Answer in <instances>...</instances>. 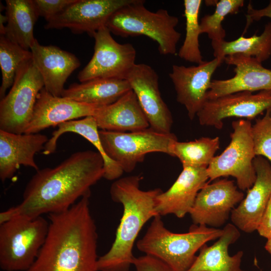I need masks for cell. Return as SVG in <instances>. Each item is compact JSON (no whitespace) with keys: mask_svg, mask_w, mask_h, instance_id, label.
I'll return each mask as SVG.
<instances>
[{"mask_svg":"<svg viewBox=\"0 0 271 271\" xmlns=\"http://www.w3.org/2000/svg\"><path fill=\"white\" fill-rule=\"evenodd\" d=\"M104 173L102 156L92 150L77 152L54 168L39 169L27 184L22 202L1 212L0 223L17 215L34 218L65 211L91 194Z\"/></svg>","mask_w":271,"mask_h":271,"instance_id":"6da1fadb","label":"cell"},{"mask_svg":"<svg viewBox=\"0 0 271 271\" xmlns=\"http://www.w3.org/2000/svg\"><path fill=\"white\" fill-rule=\"evenodd\" d=\"M90 195L65 211L48 214L45 241L26 271H98V234L89 207Z\"/></svg>","mask_w":271,"mask_h":271,"instance_id":"7a4b0ae2","label":"cell"},{"mask_svg":"<svg viewBox=\"0 0 271 271\" xmlns=\"http://www.w3.org/2000/svg\"><path fill=\"white\" fill-rule=\"evenodd\" d=\"M143 177L132 175L115 180L110 188L111 199L122 206V215L109 250L98 257V271H129L135 256L133 247L144 225L158 214L155 209L160 188H140Z\"/></svg>","mask_w":271,"mask_h":271,"instance_id":"3957f363","label":"cell"},{"mask_svg":"<svg viewBox=\"0 0 271 271\" xmlns=\"http://www.w3.org/2000/svg\"><path fill=\"white\" fill-rule=\"evenodd\" d=\"M222 232V229L193 224L186 233H174L158 215L136 244L139 250L161 260L173 271H188L198 250L207 242L217 239Z\"/></svg>","mask_w":271,"mask_h":271,"instance_id":"277c9868","label":"cell"},{"mask_svg":"<svg viewBox=\"0 0 271 271\" xmlns=\"http://www.w3.org/2000/svg\"><path fill=\"white\" fill-rule=\"evenodd\" d=\"M144 3L143 0H133L118 9L109 17L106 27L122 37L146 36L157 43L161 54H175L181 36L176 29L178 18L163 9L151 12Z\"/></svg>","mask_w":271,"mask_h":271,"instance_id":"5b68a950","label":"cell"},{"mask_svg":"<svg viewBox=\"0 0 271 271\" xmlns=\"http://www.w3.org/2000/svg\"><path fill=\"white\" fill-rule=\"evenodd\" d=\"M49 220L42 216L17 215L0 223V267L4 271H26L44 244Z\"/></svg>","mask_w":271,"mask_h":271,"instance_id":"8992f818","label":"cell"},{"mask_svg":"<svg viewBox=\"0 0 271 271\" xmlns=\"http://www.w3.org/2000/svg\"><path fill=\"white\" fill-rule=\"evenodd\" d=\"M99 134L105 154L126 173L131 172L149 153L173 157L172 147L178 140L172 132L162 133L150 127L132 132L99 130Z\"/></svg>","mask_w":271,"mask_h":271,"instance_id":"52a82bcc","label":"cell"},{"mask_svg":"<svg viewBox=\"0 0 271 271\" xmlns=\"http://www.w3.org/2000/svg\"><path fill=\"white\" fill-rule=\"evenodd\" d=\"M231 125L233 131L229 145L221 154L214 157L207 172L210 181L232 176L239 189L247 190L256 179L252 124L250 120L240 119L232 121Z\"/></svg>","mask_w":271,"mask_h":271,"instance_id":"ba28073f","label":"cell"},{"mask_svg":"<svg viewBox=\"0 0 271 271\" xmlns=\"http://www.w3.org/2000/svg\"><path fill=\"white\" fill-rule=\"evenodd\" d=\"M44 87L32 59L18 69L8 93L0 101V129L24 133L33 116L37 96Z\"/></svg>","mask_w":271,"mask_h":271,"instance_id":"9c48e42d","label":"cell"},{"mask_svg":"<svg viewBox=\"0 0 271 271\" xmlns=\"http://www.w3.org/2000/svg\"><path fill=\"white\" fill-rule=\"evenodd\" d=\"M94 39L93 55L85 67L79 72L80 82L107 78L125 79L136 64V51L130 43L119 44L104 26L92 36Z\"/></svg>","mask_w":271,"mask_h":271,"instance_id":"30bf717a","label":"cell"},{"mask_svg":"<svg viewBox=\"0 0 271 271\" xmlns=\"http://www.w3.org/2000/svg\"><path fill=\"white\" fill-rule=\"evenodd\" d=\"M271 107V90L257 93L241 91L206 101L198 112L201 125L221 129L223 120L231 117L250 120Z\"/></svg>","mask_w":271,"mask_h":271,"instance_id":"8fae6325","label":"cell"},{"mask_svg":"<svg viewBox=\"0 0 271 271\" xmlns=\"http://www.w3.org/2000/svg\"><path fill=\"white\" fill-rule=\"evenodd\" d=\"M244 197L233 181L223 179L207 183L198 193L189 214L194 224L219 227Z\"/></svg>","mask_w":271,"mask_h":271,"instance_id":"7c38bea8","label":"cell"},{"mask_svg":"<svg viewBox=\"0 0 271 271\" xmlns=\"http://www.w3.org/2000/svg\"><path fill=\"white\" fill-rule=\"evenodd\" d=\"M125 79L135 94L150 127L162 133L171 132L172 113L161 96L156 71L147 64H136Z\"/></svg>","mask_w":271,"mask_h":271,"instance_id":"4fadbf2b","label":"cell"},{"mask_svg":"<svg viewBox=\"0 0 271 271\" xmlns=\"http://www.w3.org/2000/svg\"><path fill=\"white\" fill-rule=\"evenodd\" d=\"M133 0H76L47 22L46 29L68 28L75 34L87 33L92 37L106 26L109 17Z\"/></svg>","mask_w":271,"mask_h":271,"instance_id":"5bb4252c","label":"cell"},{"mask_svg":"<svg viewBox=\"0 0 271 271\" xmlns=\"http://www.w3.org/2000/svg\"><path fill=\"white\" fill-rule=\"evenodd\" d=\"M224 61L214 58L196 66L174 65L169 74L176 92L177 101L184 105L191 120L207 100L212 76Z\"/></svg>","mask_w":271,"mask_h":271,"instance_id":"9a60e30c","label":"cell"},{"mask_svg":"<svg viewBox=\"0 0 271 271\" xmlns=\"http://www.w3.org/2000/svg\"><path fill=\"white\" fill-rule=\"evenodd\" d=\"M224 62L234 66V75L223 80H212L207 100L241 91L271 90V69L254 57L241 54L227 56Z\"/></svg>","mask_w":271,"mask_h":271,"instance_id":"2e32d148","label":"cell"},{"mask_svg":"<svg viewBox=\"0 0 271 271\" xmlns=\"http://www.w3.org/2000/svg\"><path fill=\"white\" fill-rule=\"evenodd\" d=\"M256 179L247 194L231 211L232 224L239 230L251 233L257 230L271 197V165L264 158L253 160Z\"/></svg>","mask_w":271,"mask_h":271,"instance_id":"e0dca14e","label":"cell"},{"mask_svg":"<svg viewBox=\"0 0 271 271\" xmlns=\"http://www.w3.org/2000/svg\"><path fill=\"white\" fill-rule=\"evenodd\" d=\"M101 106L55 96L44 87L39 93L31 120L24 133H36L50 126L93 116Z\"/></svg>","mask_w":271,"mask_h":271,"instance_id":"ac0fdd59","label":"cell"},{"mask_svg":"<svg viewBox=\"0 0 271 271\" xmlns=\"http://www.w3.org/2000/svg\"><path fill=\"white\" fill-rule=\"evenodd\" d=\"M209 180L205 168L183 167L176 180L156 197L155 209L160 216L173 214L178 218L189 213L197 195Z\"/></svg>","mask_w":271,"mask_h":271,"instance_id":"d6986e66","label":"cell"},{"mask_svg":"<svg viewBox=\"0 0 271 271\" xmlns=\"http://www.w3.org/2000/svg\"><path fill=\"white\" fill-rule=\"evenodd\" d=\"M49 139L39 133L17 134L0 129V179H11L21 165L39 170L35 155Z\"/></svg>","mask_w":271,"mask_h":271,"instance_id":"ffe728a7","label":"cell"},{"mask_svg":"<svg viewBox=\"0 0 271 271\" xmlns=\"http://www.w3.org/2000/svg\"><path fill=\"white\" fill-rule=\"evenodd\" d=\"M30 50L44 88L54 96H62L65 82L80 65L79 60L75 55L56 46L42 45L37 39Z\"/></svg>","mask_w":271,"mask_h":271,"instance_id":"44dd1931","label":"cell"},{"mask_svg":"<svg viewBox=\"0 0 271 271\" xmlns=\"http://www.w3.org/2000/svg\"><path fill=\"white\" fill-rule=\"evenodd\" d=\"M93 116L100 130L132 132L150 127L131 89L114 103L99 107Z\"/></svg>","mask_w":271,"mask_h":271,"instance_id":"7402d4cb","label":"cell"},{"mask_svg":"<svg viewBox=\"0 0 271 271\" xmlns=\"http://www.w3.org/2000/svg\"><path fill=\"white\" fill-rule=\"evenodd\" d=\"M222 230V234L213 244L208 246L206 244L201 248L188 271H247L241 268L242 251L232 256L228 253L229 246L240 236L239 230L233 224L228 223Z\"/></svg>","mask_w":271,"mask_h":271,"instance_id":"603a6c76","label":"cell"},{"mask_svg":"<svg viewBox=\"0 0 271 271\" xmlns=\"http://www.w3.org/2000/svg\"><path fill=\"white\" fill-rule=\"evenodd\" d=\"M74 132L83 137L90 142L102 156L104 162V178L116 180L124 173L120 167L105 154L99 134V128L93 116L66 121L58 125V129L52 133V137L45 144L43 151L45 155L55 152L60 137L66 132Z\"/></svg>","mask_w":271,"mask_h":271,"instance_id":"cb8c5ba5","label":"cell"},{"mask_svg":"<svg viewBox=\"0 0 271 271\" xmlns=\"http://www.w3.org/2000/svg\"><path fill=\"white\" fill-rule=\"evenodd\" d=\"M130 90L126 79H95L72 84L64 90L62 96L81 103L103 106L114 103Z\"/></svg>","mask_w":271,"mask_h":271,"instance_id":"d4e9b609","label":"cell"},{"mask_svg":"<svg viewBox=\"0 0 271 271\" xmlns=\"http://www.w3.org/2000/svg\"><path fill=\"white\" fill-rule=\"evenodd\" d=\"M7 19L3 34L23 49L30 50L36 40L34 36L35 23L39 17L33 0H6Z\"/></svg>","mask_w":271,"mask_h":271,"instance_id":"484cf974","label":"cell"},{"mask_svg":"<svg viewBox=\"0 0 271 271\" xmlns=\"http://www.w3.org/2000/svg\"><path fill=\"white\" fill-rule=\"evenodd\" d=\"M211 45L214 58L223 61L227 56L241 54L254 57L262 63L271 56V22L265 25L262 33L259 36L254 34L246 38L242 35L231 41H212Z\"/></svg>","mask_w":271,"mask_h":271,"instance_id":"4316f807","label":"cell"},{"mask_svg":"<svg viewBox=\"0 0 271 271\" xmlns=\"http://www.w3.org/2000/svg\"><path fill=\"white\" fill-rule=\"evenodd\" d=\"M219 146L218 137H202L189 142L177 140L172 147L173 157L179 159L183 167L207 168Z\"/></svg>","mask_w":271,"mask_h":271,"instance_id":"83f0119b","label":"cell"},{"mask_svg":"<svg viewBox=\"0 0 271 271\" xmlns=\"http://www.w3.org/2000/svg\"><path fill=\"white\" fill-rule=\"evenodd\" d=\"M201 4V0L184 1L186 36L178 53L180 58L197 64L204 61L199 43V37L201 34L198 18Z\"/></svg>","mask_w":271,"mask_h":271,"instance_id":"f1b7e54d","label":"cell"},{"mask_svg":"<svg viewBox=\"0 0 271 271\" xmlns=\"http://www.w3.org/2000/svg\"><path fill=\"white\" fill-rule=\"evenodd\" d=\"M32 59L31 50L23 49L5 35H0V67L2 71L1 99L6 96L7 90L12 86L16 73L21 65Z\"/></svg>","mask_w":271,"mask_h":271,"instance_id":"f546056e","label":"cell"},{"mask_svg":"<svg viewBox=\"0 0 271 271\" xmlns=\"http://www.w3.org/2000/svg\"><path fill=\"white\" fill-rule=\"evenodd\" d=\"M243 0H220L216 5L213 14L206 15L200 22L201 34L206 33L212 41L224 40L226 35L222 22L229 15L237 14L244 5Z\"/></svg>","mask_w":271,"mask_h":271,"instance_id":"4dcf8cb0","label":"cell"},{"mask_svg":"<svg viewBox=\"0 0 271 271\" xmlns=\"http://www.w3.org/2000/svg\"><path fill=\"white\" fill-rule=\"evenodd\" d=\"M251 133L255 156L265 158L271 165V107L252 125Z\"/></svg>","mask_w":271,"mask_h":271,"instance_id":"1f68e13d","label":"cell"},{"mask_svg":"<svg viewBox=\"0 0 271 271\" xmlns=\"http://www.w3.org/2000/svg\"><path fill=\"white\" fill-rule=\"evenodd\" d=\"M76 0H33L39 17L46 21L61 13Z\"/></svg>","mask_w":271,"mask_h":271,"instance_id":"d6a6232c","label":"cell"},{"mask_svg":"<svg viewBox=\"0 0 271 271\" xmlns=\"http://www.w3.org/2000/svg\"><path fill=\"white\" fill-rule=\"evenodd\" d=\"M133 265L136 271H173L161 260L146 254L135 257Z\"/></svg>","mask_w":271,"mask_h":271,"instance_id":"836d02e7","label":"cell"},{"mask_svg":"<svg viewBox=\"0 0 271 271\" xmlns=\"http://www.w3.org/2000/svg\"><path fill=\"white\" fill-rule=\"evenodd\" d=\"M263 17L271 19V0L265 7L261 9H254L250 3L247 6L246 24L243 33L253 22L258 21Z\"/></svg>","mask_w":271,"mask_h":271,"instance_id":"e575fe53","label":"cell"},{"mask_svg":"<svg viewBox=\"0 0 271 271\" xmlns=\"http://www.w3.org/2000/svg\"><path fill=\"white\" fill-rule=\"evenodd\" d=\"M256 230L260 236L267 239L271 238V197Z\"/></svg>","mask_w":271,"mask_h":271,"instance_id":"d590c367","label":"cell"},{"mask_svg":"<svg viewBox=\"0 0 271 271\" xmlns=\"http://www.w3.org/2000/svg\"><path fill=\"white\" fill-rule=\"evenodd\" d=\"M265 245V249L271 254V238L267 239Z\"/></svg>","mask_w":271,"mask_h":271,"instance_id":"8d00e7d4","label":"cell"}]
</instances>
